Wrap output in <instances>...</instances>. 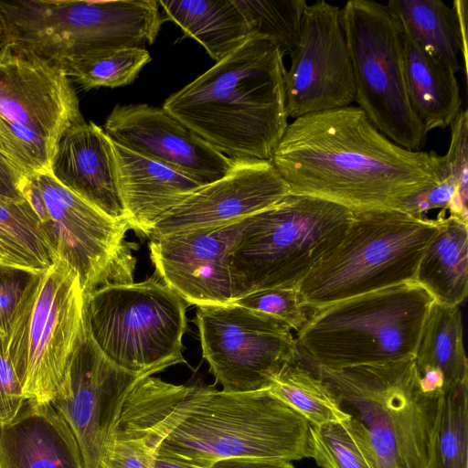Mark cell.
<instances>
[{"mask_svg":"<svg viewBox=\"0 0 468 468\" xmlns=\"http://www.w3.org/2000/svg\"><path fill=\"white\" fill-rule=\"evenodd\" d=\"M438 154L403 148L357 106L306 114L288 123L270 162L290 194L352 210L401 209L437 184Z\"/></svg>","mask_w":468,"mask_h":468,"instance_id":"6da1fadb","label":"cell"},{"mask_svg":"<svg viewBox=\"0 0 468 468\" xmlns=\"http://www.w3.org/2000/svg\"><path fill=\"white\" fill-rule=\"evenodd\" d=\"M284 72L279 48L251 37L163 109L230 159L270 161L288 125Z\"/></svg>","mask_w":468,"mask_h":468,"instance_id":"7a4b0ae2","label":"cell"},{"mask_svg":"<svg viewBox=\"0 0 468 468\" xmlns=\"http://www.w3.org/2000/svg\"><path fill=\"white\" fill-rule=\"evenodd\" d=\"M322 379L370 468H428L441 396L420 388L414 358L330 369L302 358Z\"/></svg>","mask_w":468,"mask_h":468,"instance_id":"3957f363","label":"cell"},{"mask_svg":"<svg viewBox=\"0 0 468 468\" xmlns=\"http://www.w3.org/2000/svg\"><path fill=\"white\" fill-rule=\"evenodd\" d=\"M310 423L268 389L188 386L159 449L205 467L227 458H310Z\"/></svg>","mask_w":468,"mask_h":468,"instance_id":"277c9868","label":"cell"},{"mask_svg":"<svg viewBox=\"0 0 468 468\" xmlns=\"http://www.w3.org/2000/svg\"><path fill=\"white\" fill-rule=\"evenodd\" d=\"M353 210L290 194L242 219L229 251L233 302L271 288L297 287L342 239Z\"/></svg>","mask_w":468,"mask_h":468,"instance_id":"5b68a950","label":"cell"},{"mask_svg":"<svg viewBox=\"0 0 468 468\" xmlns=\"http://www.w3.org/2000/svg\"><path fill=\"white\" fill-rule=\"evenodd\" d=\"M433 302L410 282L315 310L296 333L298 353L330 369L414 358Z\"/></svg>","mask_w":468,"mask_h":468,"instance_id":"8992f818","label":"cell"},{"mask_svg":"<svg viewBox=\"0 0 468 468\" xmlns=\"http://www.w3.org/2000/svg\"><path fill=\"white\" fill-rule=\"evenodd\" d=\"M439 227L399 209L353 210L340 242L297 285L303 304L333 303L414 282L418 265Z\"/></svg>","mask_w":468,"mask_h":468,"instance_id":"52a82bcc","label":"cell"},{"mask_svg":"<svg viewBox=\"0 0 468 468\" xmlns=\"http://www.w3.org/2000/svg\"><path fill=\"white\" fill-rule=\"evenodd\" d=\"M9 44L63 68L104 52L143 48L165 20L154 0L0 1Z\"/></svg>","mask_w":468,"mask_h":468,"instance_id":"ba28073f","label":"cell"},{"mask_svg":"<svg viewBox=\"0 0 468 468\" xmlns=\"http://www.w3.org/2000/svg\"><path fill=\"white\" fill-rule=\"evenodd\" d=\"M85 324V292L65 260L30 275L4 337L26 400L51 402Z\"/></svg>","mask_w":468,"mask_h":468,"instance_id":"9c48e42d","label":"cell"},{"mask_svg":"<svg viewBox=\"0 0 468 468\" xmlns=\"http://www.w3.org/2000/svg\"><path fill=\"white\" fill-rule=\"evenodd\" d=\"M85 319L97 346L122 369L150 377L186 363V303L155 276L86 293Z\"/></svg>","mask_w":468,"mask_h":468,"instance_id":"30bf717a","label":"cell"},{"mask_svg":"<svg viewBox=\"0 0 468 468\" xmlns=\"http://www.w3.org/2000/svg\"><path fill=\"white\" fill-rule=\"evenodd\" d=\"M84 122L61 68L13 44L0 51V146L24 176L50 170L60 140Z\"/></svg>","mask_w":468,"mask_h":468,"instance_id":"8fae6325","label":"cell"},{"mask_svg":"<svg viewBox=\"0 0 468 468\" xmlns=\"http://www.w3.org/2000/svg\"><path fill=\"white\" fill-rule=\"evenodd\" d=\"M341 12L357 107L389 140L420 151L427 133L408 97L399 21L374 0H349Z\"/></svg>","mask_w":468,"mask_h":468,"instance_id":"7c38bea8","label":"cell"},{"mask_svg":"<svg viewBox=\"0 0 468 468\" xmlns=\"http://www.w3.org/2000/svg\"><path fill=\"white\" fill-rule=\"evenodd\" d=\"M195 323L203 357L225 392L269 389L298 356L292 330L261 312L231 303L199 306Z\"/></svg>","mask_w":468,"mask_h":468,"instance_id":"4fadbf2b","label":"cell"},{"mask_svg":"<svg viewBox=\"0 0 468 468\" xmlns=\"http://www.w3.org/2000/svg\"><path fill=\"white\" fill-rule=\"evenodd\" d=\"M31 175L48 216L43 228L58 256L79 273L85 294L106 284L133 282L136 244L126 240L129 224L69 189L50 170Z\"/></svg>","mask_w":468,"mask_h":468,"instance_id":"5bb4252c","label":"cell"},{"mask_svg":"<svg viewBox=\"0 0 468 468\" xmlns=\"http://www.w3.org/2000/svg\"><path fill=\"white\" fill-rule=\"evenodd\" d=\"M146 377L108 359L85 324L50 402L71 429L84 468H110L113 432L122 405Z\"/></svg>","mask_w":468,"mask_h":468,"instance_id":"9a60e30c","label":"cell"},{"mask_svg":"<svg viewBox=\"0 0 468 468\" xmlns=\"http://www.w3.org/2000/svg\"><path fill=\"white\" fill-rule=\"evenodd\" d=\"M283 75L285 112L293 120L351 105L353 67L341 8L324 0L307 5L300 39Z\"/></svg>","mask_w":468,"mask_h":468,"instance_id":"2e32d148","label":"cell"},{"mask_svg":"<svg viewBox=\"0 0 468 468\" xmlns=\"http://www.w3.org/2000/svg\"><path fill=\"white\" fill-rule=\"evenodd\" d=\"M242 219L151 239L149 250L155 275L186 303L197 307L231 303L234 298L228 255Z\"/></svg>","mask_w":468,"mask_h":468,"instance_id":"e0dca14e","label":"cell"},{"mask_svg":"<svg viewBox=\"0 0 468 468\" xmlns=\"http://www.w3.org/2000/svg\"><path fill=\"white\" fill-rule=\"evenodd\" d=\"M288 195L286 183L270 161L236 159L224 176L186 194L168 208L148 238L232 223L275 205Z\"/></svg>","mask_w":468,"mask_h":468,"instance_id":"ac0fdd59","label":"cell"},{"mask_svg":"<svg viewBox=\"0 0 468 468\" xmlns=\"http://www.w3.org/2000/svg\"><path fill=\"white\" fill-rule=\"evenodd\" d=\"M118 144L182 171L206 185L224 176L234 159L220 154L163 108L117 104L104 124Z\"/></svg>","mask_w":468,"mask_h":468,"instance_id":"d6986e66","label":"cell"},{"mask_svg":"<svg viewBox=\"0 0 468 468\" xmlns=\"http://www.w3.org/2000/svg\"><path fill=\"white\" fill-rule=\"evenodd\" d=\"M50 171L97 208L127 222L113 141L102 128L92 122L71 128L58 143Z\"/></svg>","mask_w":468,"mask_h":468,"instance_id":"ffe728a7","label":"cell"},{"mask_svg":"<svg viewBox=\"0 0 468 468\" xmlns=\"http://www.w3.org/2000/svg\"><path fill=\"white\" fill-rule=\"evenodd\" d=\"M187 388L153 376L133 387L114 429L110 468H153L157 450Z\"/></svg>","mask_w":468,"mask_h":468,"instance_id":"44dd1931","label":"cell"},{"mask_svg":"<svg viewBox=\"0 0 468 468\" xmlns=\"http://www.w3.org/2000/svg\"><path fill=\"white\" fill-rule=\"evenodd\" d=\"M0 468H84L77 440L50 402L26 400L0 424Z\"/></svg>","mask_w":468,"mask_h":468,"instance_id":"7402d4cb","label":"cell"},{"mask_svg":"<svg viewBox=\"0 0 468 468\" xmlns=\"http://www.w3.org/2000/svg\"><path fill=\"white\" fill-rule=\"evenodd\" d=\"M120 193L130 229L149 237L160 217L200 181L113 141Z\"/></svg>","mask_w":468,"mask_h":468,"instance_id":"603a6c76","label":"cell"},{"mask_svg":"<svg viewBox=\"0 0 468 468\" xmlns=\"http://www.w3.org/2000/svg\"><path fill=\"white\" fill-rule=\"evenodd\" d=\"M387 7L426 53L456 73L462 69L461 52L467 71V1L455 0L449 6L441 0H389Z\"/></svg>","mask_w":468,"mask_h":468,"instance_id":"cb8c5ba5","label":"cell"},{"mask_svg":"<svg viewBox=\"0 0 468 468\" xmlns=\"http://www.w3.org/2000/svg\"><path fill=\"white\" fill-rule=\"evenodd\" d=\"M403 62L408 97L425 132L450 126L462 106L456 73L404 32Z\"/></svg>","mask_w":468,"mask_h":468,"instance_id":"d4e9b609","label":"cell"},{"mask_svg":"<svg viewBox=\"0 0 468 468\" xmlns=\"http://www.w3.org/2000/svg\"><path fill=\"white\" fill-rule=\"evenodd\" d=\"M440 213L439 227L428 243L415 280L434 299L447 306H460L468 292L467 221Z\"/></svg>","mask_w":468,"mask_h":468,"instance_id":"484cf974","label":"cell"},{"mask_svg":"<svg viewBox=\"0 0 468 468\" xmlns=\"http://www.w3.org/2000/svg\"><path fill=\"white\" fill-rule=\"evenodd\" d=\"M157 2L165 19L176 23L186 36L200 43L216 62L251 37L244 16L234 0Z\"/></svg>","mask_w":468,"mask_h":468,"instance_id":"4316f807","label":"cell"},{"mask_svg":"<svg viewBox=\"0 0 468 468\" xmlns=\"http://www.w3.org/2000/svg\"><path fill=\"white\" fill-rule=\"evenodd\" d=\"M459 306L433 302L414 356L417 373L433 370L442 374L444 390L468 381V364L463 340Z\"/></svg>","mask_w":468,"mask_h":468,"instance_id":"83f0119b","label":"cell"},{"mask_svg":"<svg viewBox=\"0 0 468 468\" xmlns=\"http://www.w3.org/2000/svg\"><path fill=\"white\" fill-rule=\"evenodd\" d=\"M303 416L310 425L344 422V413L319 376L298 356L279 373L268 389Z\"/></svg>","mask_w":468,"mask_h":468,"instance_id":"f1b7e54d","label":"cell"},{"mask_svg":"<svg viewBox=\"0 0 468 468\" xmlns=\"http://www.w3.org/2000/svg\"><path fill=\"white\" fill-rule=\"evenodd\" d=\"M428 468H468V381L440 398Z\"/></svg>","mask_w":468,"mask_h":468,"instance_id":"f546056e","label":"cell"},{"mask_svg":"<svg viewBox=\"0 0 468 468\" xmlns=\"http://www.w3.org/2000/svg\"><path fill=\"white\" fill-rule=\"evenodd\" d=\"M240 9L250 36L265 39L290 56L301 35L304 0H234Z\"/></svg>","mask_w":468,"mask_h":468,"instance_id":"4dcf8cb0","label":"cell"},{"mask_svg":"<svg viewBox=\"0 0 468 468\" xmlns=\"http://www.w3.org/2000/svg\"><path fill=\"white\" fill-rule=\"evenodd\" d=\"M151 60L144 48H124L104 52L62 68L81 89L121 87L132 83L142 68Z\"/></svg>","mask_w":468,"mask_h":468,"instance_id":"1f68e13d","label":"cell"},{"mask_svg":"<svg viewBox=\"0 0 468 468\" xmlns=\"http://www.w3.org/2000/svg\"><path fill=\"white\" fill-rule=\"evenodd\" d=\"M0 231L46 269L58 257L51 239L26 199H0Z\"/></svg>","mask_w":468,"mask_h":468,"instance_id":"d6a6232c","label":"cell"},{"mask_svg":"<svg viewBox=\"0 0 468 468\" xmlns=\"http://www.w3.org/2000/svg\"><path fill=\"white\" fill-rule=\"evenodd\" d=\"M309 448L310 458L321 468H370L340 422L310 425Z\"/></svg>","mask_w":468,"mask_h":468,"instance_id":"836d02e7","label":"cell"},{"mask_svg":"<svg viewBox=\"0 0 468 468\" xmlns=\"http://www.w3.org/2000/svg\"><path fill=\"white\" fill-rule=\"evenodd\" d=\"M231 304L271 315L296 333L304 326L313 313L308 314L310 309L303 304L296 287L257 291L235 300Z\"/></svg>","mask_w":468,"mask_h":468,"instance_id":"e575fe53","label":"cell"},{"mask_svg":"<svg viewBox=\"0 0 468 468\" xmlns=\"http://www.w3.org/2000/svg\"><path fill=\"white\" fill-rule=\"evenodd\" d=\"M451 141L446 154L442 155L450 174L459 184V195L467 202L468 192V114L461 111L450 125Z\"/></svg>","mask_w":468,"mask_h":468,"instance_id":"d590c367","label":"cell"},{"mask_svg":"<svg viewBox=\"0 0 468 468\" xmlns=\"http://www.w3.org/2000/svg\"><path fill=\"white\" fill-rule=\"evenodd\" d=\"M4 337L0 331V424L13 420L26 402L20 381L6 355Z\"/></svg>","mask_w":468,"mask_h":468,"instance_id":"8d00e7d4","label":"cell"},{"mask_svg":"<svg viewBox=\"0 0 468 468\" xmlns=\"http://www.w3.org/2000/svg\"><path fill=\"white\" fill-rule=\"evenodd\" d=\"M30 275L32 274L16 269L0 266V331L4 335Z\"/></svg>","mask_w":468,"mask_h":468,"instance_id":"74e56055","label":"cell"},{"mask_svg":"<svg viewBox=\"0 0 468 468\" xmlns=\"http://www.w3.org/2000/svg\"><path fill=\"white\" fill-rule=\"evenodd\" d=\"M0 266L16 269L29 274L46 270L35 258L0 231Z\"/></svg>","mask_w":468,"mask_h":468,"instance_id":"f35d334b","label":"cell"},{"mask_svg":"<svg viewBox=\"0 0 468 468\" xmlns=\"http://www.w3.org/2000/svg\"><path fill=\"white\" fill-rule=\"evenodd\" d=\"M24 176L10 163L0 146V199L25 200L20 193Z\"/></svg>","mask_w":468,"mask_h":468,"instance_id":"ab89813d","label":"cell"},{"mask_svg":"<svg viewBox=\"0 0 468 468\" xmlns=\"http://www.w3.org/2000/svg\"><path fill=\"white\" fill-rule=\"evenodd\" d=\"M210 468H294L291 462L256 458H227L216 461Z\"/></svg>","mask_w":468,"mask_h":468,"instance_id":"60d3db41","label":"cell"},{"mask_svg":"<svg viewBox=\"0 0 468 468\" xmlns=\"http://www.w3.org/2000/svg\"><path fill=\"white\" fill-rule=\"evenodd\" d=\"M153 468H208L158 448ZM210 468V467H209Z\"/></svg>","mask_w":468,"mask_h":468,"instance_id":"b9f144b4","label":"cell"},{"mask_svg":"<svg viewBox=\"0 0 468 468\" xmlns=\"http://www.w3.org/2000/svg\"><path fill=\"white\" fill-rule=\"evenodd\" d=\"M9 30L5 17L0 8V51L9 44Z\"/></svg>","mask_w":468,"mask_h":468,"instance_id":"7bdbcfd3","label":"cell"}]
</instances>
